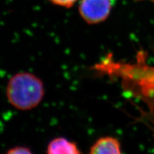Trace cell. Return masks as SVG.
<instances>
[{
    "instance_id": "cell-1",
    "label": "cell",
    "mask_w": 154,
    "mask_h": 154,
    "mask_svg": "<svg viewBox=\"0 0 154 154\" xmlns=\"http://www.w3.org/2000/svg\"><path fill=\"white\" fill-rule=\"evenodd\" d=\"M6 95L9 103L15 109L31 110L37 106L44 99V84L32 73H17L7 83Z\"/></svg>"
},
{
    "instance_id": "cell-2",
    "label": "cell",
    "mask_w": 154,
    "mask_h": 154,
    "mask_svg": "<svg viewBox=\"0 0 154 154\" xmlns=\"http://www.w3.org/2000/svg\"><path fill=\"white\" fill-rule=\"evenodd\" d=\"M79 12L88 24H97L106 19L113 7L112 0H81Z\"/></svg>"
},
{
    "instance_id": "cell-3",
    "label": "cell",
    "mask_w": 154,
    "mask_h": 154,
    "mask_svg": "<svg viewBox=\"0 0 154 154\" xmlns=\"http://www.w3.org/2000/svg\"><path fill=\"white\" fill-rule=\"evenodd\" d=\"M88 154H122L120 142L111 136L100 138L91 146Z\"/></svg>"
},
{
    "instance_id": "cell-4",
    "label": "cell",
    "mask_w": 154,
    "mask_h": 154,
    "mask_svg": "<svg viewBox=\"0 0 154 154\" xmlns=\"http://www.w3.org/2000/svg\"><path fill=\"white\" fill-rule=\"evenodd\" d=\"M47 154H81L78 146L66 138H54L47 146Z\"/></svg>"
},
{
    "instance_id": "cell-5",
    "label": "cell",
    "mask_w": 154,
    "mask_h": 154,
    "mask_svg": "<svg viewBox=\"0 0 154 154\" xmlns=\"http://www.w3.org/2000/svg\"><path fill=\"white\" fill-rule=\"evenodd\" d=\"M50 2L56 6L63 7V8H71L81 0H48Z\"/></svg>"
},
{
    "instance_id": "cell-6",
    "label": "cell",
    "mask_w": 154,
    "mask_h": 154,
    "mask_svg": "<svg viewBox=\"0 0 154 154\" xmlns=\"http://www.w3.org/2000/svg\"><path fill=\"white\" fill-rule=\"evenodd\" d=\"M6 154H33L31 150L25 146H16L9 149Z\"/></svg>"
},
{
    "instance_id": "cell-7",
    "label": "cell",
    "mask_w": 154,
    "mask_h": 154,
    "mask_svg": "<svg viewBox=\"0 0 154 154\" xmlns=\"http://www.w3.org/2000/svg\"><path fill=\"white\" fill-rule=\"evenodd\" d=\"M135 1H145V0H135ZM147 1H150L151 2L154 3V0H147Z\"/></svg>"
}]
</instances>
